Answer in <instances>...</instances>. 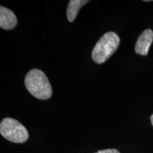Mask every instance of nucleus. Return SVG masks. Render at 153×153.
I'll use <instances>...</instances> for the list:
<instances>
[{
  "label": "nucleus",
  "mask_w": 153,
  "mask_h": 153,
  "mask_svg": "<svg viewBox=\"0 0 153 153\" xmlns=\"http://www.w3.org/2000/svg\"><path fill=\"white\" fill-rule=\"evenodd\" d=\"M25 86L31 95L36 99L46 100L51 97L52 87L47 76L37 69L30 70L25 77Z\"/></svg>",
  "instance_id": "nucleus-1"
},
{
  "label": "nucleus",
  "mask_w": 153,
  "mask_h": 153,
  "mask_svg": "<svg viewBox=\"0 0 153 153\" xmlns=\"http://www.w3.org/2000/svg\"><path fill=\"white\" fill-rule=\"evenodd\" d=\"M120 43V38L115 32H107L97 42L91 53L94 62L102 64L115 53Z\"/></svg>",
  "instance_id": "nucleus-2"
},
{
  "label": "nucleus",
  "mask_w": 153,
  "mask_h": 153,
  "mask_svg": "<svg viewBox=\"0 0 153 153\" xmlns=\"http://www.w3.org/2000/svg\"><path fill=\"white\" fill-rule=\"evenodd\" d=\"M0 133L5 139L15 143L26 142L28 133L26 128L14 118H5L0 123Z\"/></svg>",
  "instance_id": "nucleus-3"
},
{
  "label": "nucleus",
  "mask_w": 153,
  "mask_h": 153,
  "mask_svg": "<svg viewBox=\"0 0 153 153\" xmlns=\"http://www.w3.org/2000/svg\"><path fill=\"white\" fill-rule=\"evenodd\" d=\"M153 41V31L146 29L140 35L135 46V53L138 55H147Z\"/></svg>",
  "instance_id": "nucleus-4"
},
{
  "label": "nucleus",
  "mask_w": 153,
  "mask_h": 153,
  "mask_svg": "<svg viewBox=\"0 0 153 153\" xmlns=\"http://www.w3.org/2000/svg\"><path fill=\"white\" fill-rule=\"evenodd\" d=\"M16 15L10 9L0 7V27L4 30H11L16 26Z\"/></svg>",
  "instance_id": "nucleus-5"
},
{
  "label": "nucleus",
  "mask_w": 153,
  "mask_h": 153,
  "mask_svg": "<svg viewBox=\"0 0 153 153\" xmlns=\"http://www.w3.org/2000/svg\"><path fill=\"white\" fill-rule=\"evenodd\" d=\"M87 0H71L67 9V18L70 22H73L81 7L88 3Z\"/></svg>",
  "instance_id": "nucleus-6"
},
{
  "label": "nucleus",
  "mask_w": 153,
  "mask_h": 153,
  "mask_svg": "<svg viewBox=\"0 0 153 153\" xmlns=\"http://www.w3.org/2000/svg\"><path fill=\"white\" fill-rule=\"evenodd\" d=\"M96 153H120L119 151L116 149H107V150H99Z\"/></svg>",
  "instance_id": "nucleus-7"
},
{
  "label": "nucleus",
  "mask_w": 153,
  "mask_h": 153,
  "mask_svg": "<svg viewBox=\"0 0 153 153\" xmlns=\"http://www.w3.org/2000/svg\"><path fill=\"white\" fill-rule=\"evenodd\" d=\"M150 120H151V123H152V125L153 126V114L150 116Z\"/></svg>",
  "instance_id": "nucleus-8"
}]
</instances>
